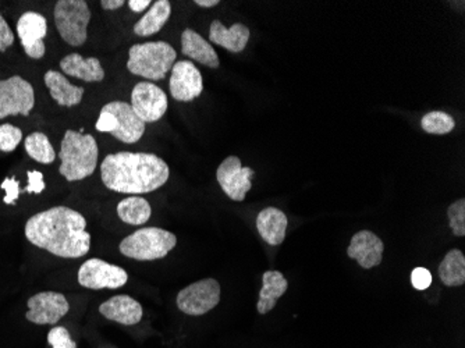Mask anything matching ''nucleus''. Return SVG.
<instances>
[{
  "instance_id": "obj_23",
  "label": "nucleus",
  "mask_w": 465,
  "mask_h": 348,
  "mask_svg": "<svg viewBox=\"0 0 465 348\" xmlns=\"http://www.w3.org/2000/svg\"><path fill=\"white\" fill-rule=\"evenodd\" d=\"M262 283L257 310L261 315H266L276 307L279 298L283 297L284 293L289 289V282L282 272L268 271L263 273Z\"/></svg>"
},
{
  "instance_id": "obj_27",
  "label": "nucleus",
  "mask_w": 465,
  "mask_h": 348,
  "mask_svg": "<svg viewBox=\"0 0 465 348\" xmlns=\"http://www.w3.org/2000/svg\"><path fill=\"white\" fill-rule=\"evenodd\" d=\"M25 151L28 156L33 158L34 161L42 164H51L56 158L54 146L51 141L46 137L44 133H31L25 141Z\"/></svg>"
},
{
  "instance_id": "obj_20",
  "label": "nucleus",
  "mask_w": 465,
  "mask_h": 348,
  "mask_svg": "<svg viewBox=\"0 0 465 348\" xmlns=\"http://www.w3.org/2000/svg\"><path fill=\"white\" fill-rule=\"evenodd\" d=\"M209 39L226 51L240 54L250 41V30L244 25H234L226 28L221 21L215 20L209 28Z\"/></svg>"
},
{
  "instance_id": "obj_12",
  "label": "nucleus",
  "mask_w": 465,
  "mask_h": 348,
  "mask_svg": "<svg viewBox=\"0 0 465 348\" xmlns=\"http://www.w3.org/2000/svg\"><path fill=\"white\" fill-rule=\"evenodd\" d=\"M132 107L143 123L161 120L167 112L166 94L153 83H138L132 93Z\"/></svg>"
},
{
  "instance_id": "obj_4",
  "label": "nucleus",
  "mask_w": 465,
  "mask_h": 348,
  "mask_svg": "<svg viewBox=\"0 0 465 348\" xmlns=\"http://www.w3.org/2000/svg\"><path fill=\"white\" fill-rule=\"evenodd\" d=\"M176 59V51L167 42H143L130 48L127 69L145 80L161 81L172 72Z\"/></svg>"
},
{
  "instance_id": "obj_7",
  "label": "nucleus",
  "mask_w": 465,
  "mask_h": 348,
  "mask_svg": "<svg viewBox=\"0 0 465 348\" xmlns=\"http://www.w3.org/2000/svg\"><path fill=\"white\" fill-rule=\"evenodd\" d=\"M91 12L84 0H59L54 6V23L63 41L83 46L88 38Z\"/></svg>"
},
{
  "instance_id": "obj_28",
  "label": "nucleus",
  "mask_w": 465,
  "mask_h": 348,
  "mask_svg": "<svg viewBox=\"0 0 465 348\" xmlns=\"http://www.w3.org/2000/svg\"><path fill=\"white\" fill-rule=\"evenodd\" d=\"M420 125L424 128V132L430 133V134L443 135L453 132L456 127V120L445 112L436 111L425 114L420 120Z\"/></svg>"
},
{
  "instance_id": "obj_14",
  "label": "nucleus",
  "mask_w": 465,
  "mask_h": 348,
  "mask_svg": "<svg viewBox=\"0 0 465 348\" xmlns=\"http://www.w3.org/2000/svg\"><path fill=\"white\" fill-rule=\"evenodd\" d=\"M17 34L21 45L31 59L45 56L46 46L44 38L48 34V21L45 15L36 12H27L17 21Z\"/></svg>"
},
{
  "instance_id": "obj_2",
  "label": "nucleus",
  "mask_w": 465,
  "mask_h": 348,
  "mask_svg": "<svg viewBox=\"0 0 465 348\" xmlns=\"http://www.w3.org/2000/svg\"><path fill=\"white\" fill-rule=\"evenodd\" d=\"M171 176L163 159L145 152H117L102 161V182L122 194H146L161 188Z\"/></svg>"
},
{
  "instance_id": "obj_5",
  "label": "nucleus",
  "mask_w": 465,
  "mask_h": 348,
  "mask_svg": "<svg viewBox=\"0 0 465 348\" xmlns=\"http://www.w3.org/2000/svg\"><path fill=\"white\" fill-rule=\"evenodd\" d=\"M95 127L99 133H109L124 144L138 143L145 133V123L135 114L132 104L120 101L102 107Z\"/></svg>"
},
{
  "instance_id": "obj_38",
  "label": "nucleus",
  "mask_w": 465,
  "mask_h": 348,
  "mask_svg": "<svg viewBox=\"0 0 465 348\" xmlns=\"http://www.w3.org/2000/svg\"><path fill=\"white\" fill-rule=\"evenodd\" d=\"M221 4L219 0H195V5L200 7H215Z\"/></svg>"
},
{
  "instance_id": "obj_3",
  "label": "nucleus",
  "mask_w": 465,
  "mask_h": 348,
  "mask_svg": "<svg viewBox=\"0 0 465 348\" xmlns=\"http://www.w3.org/2000/svg\"><path fill=\"white\" fill-rule=\"evenodd\" d=\"M99 149L93 135L67 130L60 146L59 173L67 182L87 179L95 172Z\"/></svg>"
},
{
  "instance_id": "obj_16",
  "label": "nucleus",
  "mask_w": 465,
  "mask_h": 348,
  "mask_svg": "<svg viewBox=\"0 0 465 348\" xmlns=\"http://www.w3.org/2000/svg\"><path fill=\"white\" fill-rule=\"evenodd\" d=\"M383 251L385 245L375 233L361 230L352 235L351 243L347 248V255L357 261L361 268L372 269L382 263Z\"/></svg>"
},
{
  "instance_id": "obj_35",
  "label": "nucleus",
  "mask_w": 465,
  "mask_h": 348,
  "mask_svg": "<svg viewBox=\"0 0 465 348\" xmlns=\"http://www.w3.org/2000/svg\"><path fill=\"white\" fill-rule=\"evenodd\" d=\"M13 44H15V34L4 15H0V52L4 54Z\"/></svg>"
},
{
  "instance_id": "obj_24",
  "label": "nucleus",
  "mask_w": 465,
  "mask_h": 348,
  "mask_svg": "<svg viewBox=\"0 0 465 348\" xmlns=\"http://www.w3.org/2000/svg\"><path fill=\"white\" fill-rule=\"evenodd\" d=\"M171 13V2H167V0H158V2L153 4V6L145 13V15H143V17L135 23V35H155V34H158L159 31L164 27L167 21H169Z\"/></svg>"
},
{
  "instance_id": "obj_17",
  "label": "nucleus",
  "mask_w": 465,
  "mask_h": 348,
  "mask_svg": "<svg viewBox=\"0 0 465 348\" xmlns=\"http://www.w3.org/2000/svg\"><path fill=\"white\" fill-rule=\"evenodd\" d=\"M99 313L109 321L117 322L124 326H134L143 319V305L130 295H116L104 301L99 307Z\"/></svg>"
},
{
  "instance_id": "obj_18",
  "label": "nucleus",
  "mask_w": 465,
  "mask_h": 348,
  "mask_svg": "<svg viewBox=\"0 0 465 348\" xmlns=\"http://www.w3.org/2000/svg\"><path fill=\"white\" fill-rule=\"evenodd\" d=\"M182 52L184 56L201 63L209 69H218L221 65V60L213 45L192 28L183 31Z\"/></svg>"
},
{
  "instance_id": "obj_15",
  "label": "nucleus",
  "mask_w": 465,
  "mask_h": 348,
  "mask_svg": "<svg viewBox=\"0 0 465 348\" xmlns=\"http://www.w3.org/2000/svg\"><path fill=\"white\" fill-rule=\"evenodd\" d=\"M172 96L179 102H192L203 94V81L200 70L188 60L174 63L169 81Z\"/></svg>"
},
{
  "instance_id": "obj_8",
  "label": "nucleus",
  "mask_w": 465,
  "mask_h": 348,
  "mask_svg": "<svg viewBox=\"0 0 465 348\" xmlns=\"http://www.w3.org/2000/svg\"><path fill=\"white\" fill-rule=\"evenodd\" d=\"M35 106L33 85L20 75L0 80V120L5 117L28 116Z\"/></svg>"
},
{
  "instance_id": "obj_33",
  "label": "nucleus",
  "mask_w": 465,
  "mask_h": 348,
  "mask_svg": "<svg viewBox=\"0 0 465 348\" xmlns=\"http://www.w3.org/2000/svg\"><path fill=\"white\" fill-rule=\"evenodd\" d=\"M411 283L414 289L424 292L428 287L432 284V274L428 269L425 268H415L411 273Z\"/></svg>"
},
{
  "instance_id": "obj_13",
  "label": "nucleus",
  "mask_w": 465,
  "mask_h": 348,
  "mask_svg": "<svg viewBox=\"0 0 465 348\" xmlns=\"http://www.w3.org/2000/svg\"><path fill=\"white\" fill-rule=\"evenodd\" d=\"M27 321L35 324H56L70 311L69 303L62 293L44 292L28 300Z\"/></svg>"
},
{
  "instance_id": "obj_21",
  "label": "nucleus",
  "mask_w": 465,
  "mask_h": 348,
  "mask_svg": "<svg viewBox=\"0 0 465 348\" xmlns=\"http://www.w3.org/2000/svg\"><path fill=\"white\" fill-rule=\"evenodd\" d=\"M60 69L67 75L85 81V83H99L104 78V70L96 57L84 59L80 54H70L60 60Z\"/></svg>"
},
{
  "instance_id": "obj_1",
  "label": "nucleus",
  "mask_w": 465,
  "mask_h": 348,
  "mask_svg": "<svg viewBox=\"0 0 465 348\" xmlns=\"http://www.w3.org/2000/svg\"><path fill=\"white\" fill-rule=\"evenodd\" d=\"M25 237L31 244L60 258H81L91 248L85 217L67 206H54L31 216L25 224Z\"/></svg>"
},
{
  "instance_id": "obj_11",
  "label": "nucleus",
  "mask_w": 465,
  "mask_h": 348,
  "mask_svg": "<svg viewBox=\"0 0 465 348\" xmlns=\"http://www.w3.org/2000/svg\"><path fill=\"white\" fill-rule=\"evenodd\" d=\"M253 170L242 167V161L237 156H229L222 162L216 172L219 185L230 200L242 203L245 195L252 188Z\"/></svg>"
},
{
  "instance_id": "obj_32",
  "label": "nucleus",
  "mask_w": 465,
  "mask_h": 348,
  "mask_svg": "<svg viewBox=\"0 0 465 348\" xmlns=\"http://www.w3.org/2000/svg\"><path fill=\"white\" fill-rule=\"evenodd\" d=\"M0 188L6 193L5 195L4 203L7 205H15V201L20 197V183L15 177H7L4 183L0 184Z\"/></svg>"
},
{
  "instance_id": "obj_34",
  "label": "nucleus",
  "mask_w": 465,
  "mask_h": 348,
  "mask_svg": "<svg viewBox=\"0 0 465 348\" xmlns=\"http://www.w3.org/2000/svg\"><path fill=\"white\" fill-rule=\"evenodd\" d=\"M28 185L25 188V193L41 194L45 190V182H44V174L38 170H28Z\"/></svg>"
},
{
  "instance_id": "obj_6",
  "label": "nucleus",
  "mask_w": 465,
  "mask_h": 348,
  "mask_svg": "<svg viewBox=\"0 0 465 348\" xmlns=\"http://www.w3.org/2000/svg\"><path fill=\"white\" fill-rule=\"evenodd\" d=\"M177 244L173 233L158 227L137 230L120 243V253L135 261H156L164 258Z\"/></svg>"
},
{
  "instance_id": "obj_19",
  "label": "nucleus",
  "mask_w": 465,
  "mask_h": 348,
  "mask_svg": "<svg viewBox=\"0 0 465 348\" xmlns=\"http://www.w3.org/2000/svg\"><path fill=\"white\" fill-rule=\"evenodd\" d=\"M287 226H289V221L281 209L269 206L258 214V232L263 238V242L268 243L269 245H281L284 242Z\"/></svg>"
},
{
  "instance_id": "obj_22",
  "label": "nucleus",
  "mask_w": 465,
  "mask_h": 348,
  "mask_svg": "<svg viewBox=\"0 0 465 348\" xmlns=\"http://www.w3.org/2000/svg\"><path fill=\"white\" fill-rule=\"evenodd\" d=\"M44 81H45V85L49 88L52 98L60 106L73 107L83 101V86L73 85L62 73L49 70L45 77H44Z\"/></svg>"
},
{
  "instance_id": "obj_29",
  "label": "nucleus",
  "mask_w": 465,
  "mask_h": 348,
  "mask_svg": "<svg viewBox=\"0 0 465 348\" xmlns=\"http://www.w3.org/2000/svg\"><path fill=\"white\" fill-rule=\"evenodd\" d=\"M449 224H450L451 232L457 237L465 235V200L456 201L451 204L448 209Z\"/></svg>"
},
{
  "instance_id": "obj_26",
  "label": "nucleus",
  "mask_w": 465,
  "mask_h": 348,
  "mask_svg": "<svg viewBox=\"0 0 465 348\" xmlns=\"http://www.w3.org/2000/svg\"><path fill=\"white\" fill-rule=\"evenodd\" d=\"M151 209L150 203L143 197H129L123 200L117 205V214L124 224L132 226H141L150 221Z\"/></svg>"
},
{
  "instance_id": "obj_31",
  "label": "nucleus",
  "mask_w": 465,
  "mask_h": 348,
  "mask_svg": "<svg viewBox=\"0 0 465 348\" xmlns=\"http://www.w3.org/2000/svg\"><path fill=\"white\" fill-rule=\"evenodd\" d=\"M48 343L54 348H77L72 340L69 331L63 326H56L48 333Z\"/></svg>"
},
{
  "instance_id": "obj_9",
  "label": "nucleus",
  "mask_w": 465,
  "mask_h": 348,
  "mask_svg": "<svg viewBox=\"0 0 465 348\" xmlns=\"http://www.w3.org/2000/svg\"><path fill=\"white\" fill-rule=\"evenodd\" d=\"M221 301V284L215 279L193 283L177 295V307L185 315L201 316L218 305Z\"/></svg>"
},
{
  "instance_id": "obj_30",
  "label": "nucleus",
  "mask_w": 465,
  "mask_h": 348,
  "mask_svg": "<svg viewBox=\"0 0 465 348\" xmlns=\"http://www.w3.org/2000/svg\"><path fill=\"white\" fill-rule=\"evenodd\" d=\"M23 140L20 128L12 124L0 125V151L13 152Z\"/></svg>"
},
{
  "instance_id": "obj_25",
  "label": "nucleus",
  "mask_w": 465,
  "mask_h": 348,
  "mask_svg": "<svg viewBox=\"0 0 465 348\" xmlns=\"http://www.w3.org/2000/svg\"><path fill=\"white\" fill-rule=\"evenodd\" d=\"M439 277L448 287L462 286L465 283V256L460 250H451L439 265Z\"/></svg>"
},
{
  "instance_id": "obj_37",
  "label": "nucleus",
  "mask_w": 465,
  "mask_h": 348,
  "mask_svg": "<svg viewBox=\"0 0 465 348\" xmlns=\"http://www.w3.org/2000/svg\"><path fill=\"white\" fill-rule=\"evenodd\" d=\"M124 0H102L101 6L104 10H117L124 6Z\"/></svg>"
},
{
  "instance_id": "obj_10",
  "label": "nucleus",
  "mask_w": 465,
  "mask_h": 348,
  "mask_svg": "<svg viewBox=\"0 0 465 348\" xmlns=\"http://www.w3.org/2000/svg\"><path fill=\"white\" fill-rule=\"evenodd\" d=\"M129 280V274L120 266L93 258L81 265L78 283L85 289H120Z\"/></svg>"
},
{
  "instance_id": "obj_36",
  "label": "nucleus",
  "mask_w": 465,
  "mask_h": 348,
  "mask_svg": "<svg viewBox=\"0 0 465 348\" xmlns=\"http://www.w3.org/2000/svg\"><path fill=\"white\" fill-rule=\"evenodd\" d=\"M150 5H153L151 0H130L129 2L130 9L134 13L143 12Z\"/></svg>"
}]
</instances>
